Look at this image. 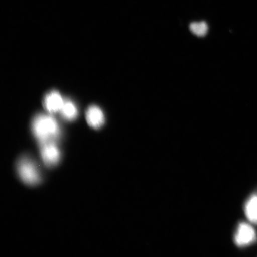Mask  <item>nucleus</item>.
<instances>
[{
    "label": "nucleus",
    "mask_w": 257,
    "mask_h": 257,
    "mask_svg": "<svg viewBox=\"0 0 257 257\" xmlns=\"http://www.w3.org/2000/svg\"><path fill=\"white\" fill-rule=\"evenodd\" d=\"M32 130L40 145L56 142L60 135V127L57 121L50 115H37L32 122Z\"/></svg>",
    "instance_id": "1"
},
{
    "label": "nucleus",
    "mask_w": 257,
    "mask_h": 257,
    "mask_svg": "<svg viewBox=\"0 0 257 257\" xmlns=\"http://www.w3.org/2000/svg\"><path fill=\"white\" fill-rule=\"evenodd\" d=\"M17 170L22 181L29 186H36L42 181L39 168L28 157H23L19 160Z\"/></svg>",
    "instance_id": "2"
},
{
    "label": "nucleus",
    "mask_w": 257,
    "mask_h": 257,
    "mask_svg": "<svg viewBox=\"0 0 257 257\" xmlns=\"http://www.w3.org/2000/svg\"><path fill=\"white\" fill-rule=\"evenodd\" d=\"M41 155L45 165L49 168L57 165L61 159V152L56 142L40 145Z\"/></svg>",
    "instance_id": "3"
},
{
    "label": "nucleus",
    "mask_w": 257,
    "mask_h": 257,
    "mask_svg": "<svg viewBox=\"0 0 257 257\" xmlns=\"http://www.w3.org/2000/svg\"><path fill=\"white\" fill-rule=\"evenodd\" d=\"M256 239V232L250 225L242 223L237 228L234 242L239 246H246L254 242Z\"/></svg>",
    "instance_id": "4"
},
{
    "label": "nucleus",
    "mask_w": 257,
    "mask_h": 257,
    "mask_svg": "<svg viewBox=\"0 0 257 257\" xmlns=\"http://www.w3.org/2000/svg\"><path fill=\"white\" fill-rule=\"evenodd\" d=\"M64 99L62 95L56 91L48 93L44 99L43 105L46 110L51 114L60 112L63 107Z\"/></svg>",
    "instance_id": "5"
},
{
    "label": "nucleus",
    "mask_w": 257,
    "mask_h": 257,
    "mask_svg": "<svg viewBox=\"0 0 257 257\" xmlns=\"http://www.w3.org/2000/svg\"><path fill=\"white\" fill-rule=\"evenodd\" d=\"M86 118L89 126L94 128H100L105 123L104 112L98 106H90L86 111Z\"/></svg>",
    "instance_id": "6"
},
{
    "label": "nucleus",
    "mask_w": 257,
    "mask_h": 257,
    "mask_svg": "<svg viewBox=\"0 0 257 257\" xmlns=\"http://www.w3.org/2000/svg\"><path fill=\"white\" fill-rule=\"evenodd\" d=\"M245 212L249 220L257 224V194L251 196L247 201Z\"/></svg>",
    "instance_id": "7"
},
{
    "label": "nucleus",
    "mask_w": 257,
    "mask_h": 257,
    "mask_svg": "<svg viewBox=\"0 0 257 257\" xmlns=\"http://www.w3.org/2000/svg\"><path fill=\"white\" fill-rule=\"evenodd\" d=\"M60 113L64 119L72 121L75 120L78 115V109L72 101L65 100Z\"/></svg>",
    "instance_id": "8"
},
{
    "label": "nucleus",
    "mask_w": 257,
    "mask_h": 257,
    "mask_svg": "<svg viewBox=\"0 0 257 257\" xmlns=\"http://www.w3.org/2000/svg\"><path fill=\"white\" fill-rule=\"evenodd\" d=\"M189 29L192 34L197 37H204L207 34L208 26L204 21L192 22L189 25Z\"/></svg>",
    "instance_id": "9"
}]
</instances>
